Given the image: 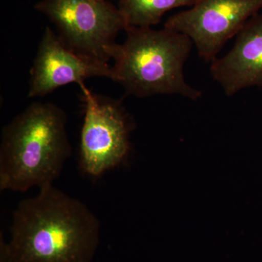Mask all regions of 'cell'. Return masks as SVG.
Instances as JSON below:
<instances>
[{"label": "cell", "mask_w": 262, "mask_h": 262, "mask_svg": "<svg viewBox=\"0 0 262 262\" xmlns=\"http://www.w3.org/2000/svg\"><path fill=\"white\" fill-rule=\"evenodd\" d=\"M10 232V262H93L101 223L83 202L50 185L19 203Z\"/></svg>", "instance_id": "cell-1"}, {"label": "cell", "mask_w": 262, "mask_h": 262, "mask_svg": "<svg viewBox=\"0 0 262 262\" xmlns=\"http://www.w3.org/2000/svg\"><path fill=\"white\" fill-rule=\"evenodd\" d=\"M70 155L64 112L53 103H32L3 129L0 190L53 185Z\"/></svg>", "instance_id": "cell-2"}, {"label": "cell", "mask_w": 262, "mask_h": 262, "mask_svg": "<svg viewBox=\"0 0 262 262\" xmlns=\"http://www.w3.org/2000/svg\"><path fill=\"white\" fill-rule=\"evenodd\" d=\"M122 44L108 50L114 60L113 80L127 94L145 98L155 95H179L196 100L202 93L186 82L184 66L192 41L185 34L164 28L129 27Z\"/></svg>", "instance_id": "cell-3"}, {"label": "cell", "mask_w": 262, "mask_h": 262, "mask_svg": "<svg viewBox=\"0 0 262 262\" xmlns=\"http://www.w3.org/2000/svg\"><path fill=\"white\" fill-rule=\"evenodd\" d=\"M35 8L56 26L67 47L100 63L111 60L115 37L129 27L120 10L105 0H42Z\"/></svg>", "instance_id": "cell-4"}, {"label": "cell", "mask_w": 262, "mask_h": 262, "mask_svg": "<svg viewBox=\"0 0 262 262\" xmlns=\"http://www.w3.org/2000/svg\"><path fill=\"white\" fill-rule=\"evenodd\" d=\"M80 87L84 115L80 166L86 175L96 178L128 158L132 122L120 101L94 94L84 84Z\"/></svg>", "instance_id": "cell-5"}, {"label": "cell", "mask_w": 262, "mask_h": 262, "mask_svg": "<svg viewBox=\"0 0 262 262\" xmlns=\"http://www.w3.org/2000/svg\"><path fill=\"white\" fill-rule=\"evenodd\" d=\"M261 8L262 0H198L190 10L169 18L164 28L187 35L200 57L212 62Z\"/></svg>", "instance_id": "cell-6"}, {"label": "cell", "mask_w": 262, "mask_h": 262, "mask_svg": "<svg viewBox=\"0 0 262 262\" xmlns=\"http://www.w3.org/2000/svg\"><path fill=\"white\" fill-rule=\"evenodd\" d=\"M94 77L113 80V67L80 56L70 49L59 36L46 28L31 69L29 98L51 94L66 84L77 83Z\"/></svg>", "instance_id": "cell-7"}, {"label": "cell", "mask_w": 262, "mask_h": 262, "mask_svg": "<svg viewBox=\"0 0 262 262\" xmlns=\"http://www.w3.org/2000/svg\"><path fill=\"white\" fill-rule=\"evenodd\" d=\"M210 70L227 96L246 88L262 89V15H253L246 22L232 50L212 61Z\"/></svg>", "instance_id": "cell-8"}, {"label": "cell", "mask_w": 262, "mask_h": 262, "mask_svg": "<svg viewBox=\"0 0 262 262\" xmlns=\"http://www.w3.org/2000/svg\"><path fill=\"white\" fill-rule=\"evenodd\" d=\"M198 0H120L118 9L129 27H151L168 10L193 6Z\"/></svg>", "instance_id": "cell-9"}, {"label": "cell", "mask_w": 262, "mask_h": 262, "mask_svg": "<svg viewBox=\"0 0 262 262\" xmlns=\"http://www.w3.org/2000/svg\"><path fill=\"white\" fill-rule=\"evenodd\" d=\"M96 1H104V0H96Z\"/></svg>", "instance_id": "cell-10"}]
</instances>
